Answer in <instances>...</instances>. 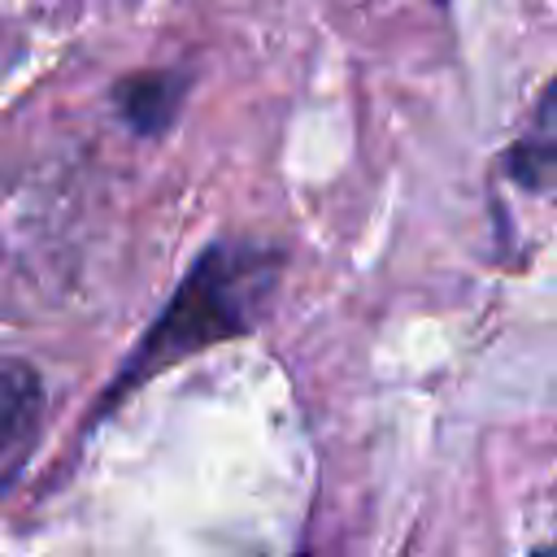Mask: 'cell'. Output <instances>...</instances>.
<instances>
[{
    "mask_svg": "<svg viewBox=\"0 0 557 557\" xmlns=\"http://www.w3.org/2000/svg\"><path fill=\"white\" fill-rule=\"evenodd\" d=\"M39 400H44L39 370H30L17 357H0V457L17 440H26V431L39 418Z\"/></svg>",
    "mask_w": 557,
    "mask_h": 557,
    "instance_id": "3",
    "label": "cell"
},
{
    "mask_svg": "<svg viewBox=\"0 0 557 557\" xmlns=\"http://www.w3.org/2000/svg\"><path fill=\"white\" fill-rule=\"evenodd\" d=\"M278 270H283V257L274 248H257L244 239L209 244L191 261V270L183 274L170 305L161 309V318L139 339V348L126 357L117 383L100 396V409L117 405L126 387L152 379L157 370H165V366H174V361H183L209 344L248 335L274 296Z\"/></svg>",
    "mask_w": 557,
    "mask_h": 557,
    "instance_id": "1",
    "label": "cell"
},
{
    "mask_svg": "<svg viewBox=\"0 0 557 557\" xmlns=\"http://www.w3.org/2000/svg\"><path fill=\"white\" fill-rule=\"evenodd\" d=\"M435 4H448V0H435Z\"/></svg>",
    "mask_w": 557,
    "mask_h": 557,
    "instance_id": "6",
    "label": "cell"
},
{
    "mask_svg": "<svg viewBox=\"0 0 557 557\" xmlns=\"http://www.w3.org/2000/svg\"><path fill=\"white\" fill-rule=\"evenodd\" d=\"M531 557H553V548H548V544H540V548H531Z\"/></svg>",
    "mask_w": 557,
    "mask_h": 557,
    "instance_id": "5",
    "label": "cell"
},
{
    "mask_svg": "<svg viewBox=\"0 0 557 557\" xmlns=\"http://www.w3.org/2000/svg\"><path fill=\"white\" fill-rule=\"evenodd\" d=\"M553 157H557V148H553V91H544V96H540L535 135L509 148V174H513L522 187L544 191V187L553 183Z\"/></svg>",
    "mask_w": 557,
    "mask_h": 557,
    "instance_id": "4",
    "label": "cell"
},
{
    "mask_svg": "<svg viewBox=\"0 0 557 557\" xmlns=\"http://www.w3.org/2000/svg\"><path fill=\"white\" fill-rule=\"evenodd\" d=\"M183 91L187 87H183V78L174 70H144V74H131V78L117 83V109H122L131 131L161 135L178 117Z\"/></svg>",
    "mask_w": 557,
    "mask_h": 557,
    "instance_id": "2",
    "label": "cell"
}]
</instances>
